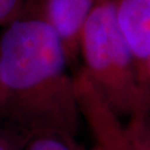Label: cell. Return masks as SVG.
Here are the masks:
<instances>
[{
  "label": "cell",
  "instance_id": "2",
  "mask_svg": "<svg viewBox=\"0 0 150 150\" xmlns=\"http://www.w3.org/2000/svg\"><path fill=\"white\" fill-rule=\"evenodd\" d=\"M81 70L120 118L150 115V85L119 31L112 0H99L79 43Z\"/></svg>",
  "mask_w": 150,
  "mask_h": 150
},
{
  "label": "cell",
  "instance_id": "6",
  "mask_svg": "<svg viewBox=\"0 0 150 150\" xmlns=\"http://www.w3.org/2000/svg\"><path fill=\"white\" fill-rule=\"evenodd\" d=\"M25 150H83L75 138L59 134H41L29 138Z\"/></svg>",
  "mask_w": 150,
  "mask_h": 150
},
{
  "label": "cell",
  "instance_id": "10",
  "mask_svg": "<svg viewBox=\"0 0 150 150\" xmlns=\"http://www.w3.org/2000/svg\"><path fill=\"white\" fill-rule=\"evenodd\" d=\"M0 97H1V80H0Z\"/></svg>",
  "mask_w": 150,
  "mask_h": 150
},
{
  "label": "cell",
  "instance_id": "9",
  "mask_svg": "<svg viewBox=\"0 0 150 150\" xmlns=\"http://www.w3.org/2000/svg\"><path fill=\"white\" fill-rule=\"evenodd\" d=\"M0 150H10L9 148H8L7 144H6L5 141L2 140V138H1V137H0Z\"/></svg>",
  "mask_w": 150,
  "mask_h": 150
},
{
  "label": "cell",
  "instance_id": "8",
  "mask_svg": "<svg viewBox=\"0 0 150 150\" xmlns=\"http://www.w3.org/2000/svg\"><path fill=\"white\" fill-rule=\"evenodd\" d=\"M144 74H145L146 80L148 81V82H149V85H150V57L148 58L147 62H146L145 70H144Z\"/></svg>",
  "mask_w": 150,
  "mask_h": 150
},
{
  "label": "cell",
  "instance_id": "5",
  "mask_svg": "<svg viewBox=\"0 0 150 150\" xmlns=\"http://www.w3.org/2000/svg\"><path fill=\"white\" fill-rule=\"evenodd\" d=\"M97 150H150V115H138L125 123V132L115 136Z\"/></svg>",
  "mask_w": 150,
  "mask_h": 150
},
{
  "label": "cell",
  "instance_id": "3",
  "mask_svg": "<svg viewBox=\"0 0 150 150\" xmlns=\"http://www.w3.org/2000/svg\"><path fill=\"white\" fill-rule=\"evenodd\" d=\"M99 0H42L37 16L61 41L71 64L79 57L81 33Z\"/></svg>",
  "mask_w": 150,
  "mask_h": 150
},
{
  "label": "cell",
  "instance_id": "7",
  "mask_svg": "<svg viewBox=\"0 0 150 150\" xmlns=\"http://www.w3.org/2000/svg\"><path fill=\"white\" fill-rule=\"evenodd\" d=\"M21 5V0H0V25L9 23L15 18Z\"/></svg>",
  "mask_w": 150,
  "mask_h": 150
},
{
  "label": "cell",
  "instance_id": "11",
  "mask_svg": "<svg viewBox=\"0 0 150 150\" xmlns=\"http://www.w3.org/2000/svg\"><path fill=\"white\" fill-rule=\"evenodd\" d=\"M91 150H97V149H95V148H92V149H91Z\"/></svg>",
  "mask_w": 150,
  "mask_h": 150
},
{
  "label": "cell",
  "instance_id": "1",
  "mask_svg": "<svg viewBox=\"0 0 150 150\" xmlns=\"http://www.w3.org/2000/svg\"><path fill=\"white\" fill-rule=\"evenodd\" d=\"M57 35L38 16L17 17L0 39V113L29 134L74 137L81 119L75 78Z\"/></svg>",
  "mask_w": 150,
  "mask_h": 150
},
{
  "label": "cell",
  "instance_id": "4",
  "mask_svg": "<svg viewBox=\"0 0 150 150\" xmlns=\"http://www.w3.org/2000/svg\"><path fill=\"white\" fill-rule=\"evenodd\" d=\"M112 10L119 31L145 78L150 57V0H112Z\"/></svg>",
  "mask_w": 150,
  "mask_h": 150
}]
</instances>
